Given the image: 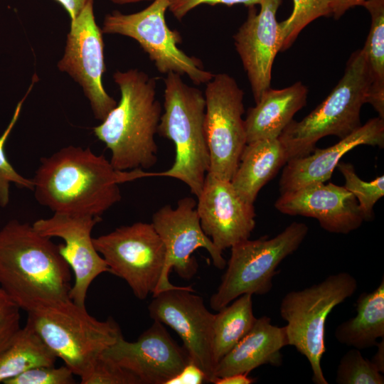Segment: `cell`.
Segmentation results:
<instances>
[{
	"mask_svg": "<svg viewBox=\"0 0 384 384\" xmlns=\"http://www.w3.org/2000/svg\"><path fill=\"white\" fill-rule=\"evenodd\" d=\"M134 180L133 170H117L103 155L73 145L41 158L32 178L39 204L53 213L94 216L121 200L119 184Z\"/></svg>",
	"mask_w": 384,
	"mask_h": 384,
	"instance_id": "obj_1",
	"label": "cell"
},
{
	"mask_svg": "<svg viewBox=\"0 0 384 384\" xmlns=\"http://www.w3.org/2000/svg\"><path fill=\"white\" fill-rule=\"evenodd\" d=\"M70 268L51 238L17 220L0 230V287L27 313L70 299Z\"/></svg>",
	"mask_w": 384,
	"mask_h": 384,
	"instance_id": "obj_2",
	"label": "cell"
},
{
	"mask_svg": "<svg viewBox=\"0 0 384 384\" xmlns=\"http://www.w3.org/2000/svg\"><path fill=\"white\" fill-rule=\"evenodd\" d=\"M113 79L120 100L93 133L110 151V161L115 169L151 168L157 161L155 135L162 114L156 97V78L129 69L117 70Z\"/></svg>",
	"mask_w": 384,
	"mask_h": 384,
	"instance_id": "obj_3",
	"label": "cell"
},
{
	"mask_svg": "<svg viewBox=\"0 0 384 384\" xmlns=\"http://www.w3.org/2000/svg\"><path fill=\"white\" fill-rule=\"evenodd\" d=\"M164 112L157 134L174 144L172 166L161 172L138 171V178L164 176L176 178L198 197L210 168L204 118L206 100L199 89L186 84L181 75L169 73L164 78Z\"/></svg>",
	"mask_w": 384,
	"mask_h": 384,
	"instance_id": "obj_4",
	"label": "cell"
},
{
	"mask_svg": "<svg viewBox=\"0 0 384 384\" xmlns=\"http://www.w3.org/2000/svg\"><path fill=\"white\" fill-rule=\"evenodd\" d=\"M371 85L370 72L362 49L348 60L344 74L326 99L299 122L292 120L278 139L288 158L311 153L322 137L343 139L362 124L360 113Z\"/></svg>",
	"mask_w": 384,
	"mask_h": 384,
	"instance_id": "obj_5",
	"label": "cell"
},
{
	"mask_svg": "<svg viewBox=\"0 0 384 384\" xmlns=\"http://www.w3.org/2000/svg\"><path fill=\"white\" fill-rule=\"evenodd\" d=\"M27 322L79 377L122 336L112 319L99 321L70 299L28 313Z\"/></svg>",
	"mask_w": 384,
	"mask_h": 384,
	"instance_id": "obj_6",
	"label": "cell"
},
{
	"mask_svg": "<svg viewBox=\"0 0 384 384\" xmlns=\"http://www.w3.org/2000/svg\"><path fill=\"white\" fill-rule=\"evenodd\" d=\"M357 287L355 277L342 272L309 287L291 291L281 301L279 312L287 321L289 346H294L309 361L315 384H328L321 366L326 352V319L334 308L356 292Z\"/></svg>",
	"mask_w": 384,
	"mask_h": 384,
	"instance_id": "obj_7",
	"label": "cell"
},
{
	"mask_svg": "<svg viewBox=\"0 0 384 384\" xmlns=\"http://www.w3.org/2000/svg\"><path fill=\"white\" fill-rule=\"evenodd\" d=\"M308 230L306 224L294 222L272 238L247 239L232 246L226 271L210 297V308L218 311L242 294L268 293L277 267L298 249Z\"/></svg>",
	"mask_w": 384,
	"mask_h": 384,
	"instance_id": "obj_8",
	"label": "cell"
},
{
	"mask_svg": "<svg viewBox=\"0 0 384 384\" xmlns=\"http://www.w3.org/2000/svg\"><path fill=\"white\" fill-rule=\"evenodd\" d=\"M169 6V0H154L138 12L126 14L114 11L105 16L102 33L135 40L161 74L186 75L196 85L206 84L213 74L203 68L199 59L178 48L181 36L166 21Z\"/></svg>",
	"mask_w": 384,
	"mask_h": 384,
	"instance_id": "obj_9",
	"label": "cell"
},
{
	"mask_svg": "<svg viewBox=\"0 0 384 384\" xmlns=\"http://www.w3.org/2000/svg\"><path fill=\"white\" fill-rule=\"evenodd\" d=\"M204 92V130L210 155L208 172L231 181L247 144L244 92L227 73L213 75Z\"/></svg>",
	"mask_w": 384,
	"mask_h": 384,
	"instance_id": "obj_10",
	"label": "cell"
},
{
	"mask_svg": "<svg viewBox=\"0 0 384 384\" xmlns=\"http://www.w3.org/2000/svg\"><path fill=\"white\" fill-rule=\"evenodd\" d=\"M111 274L126 281L134 296L154 294L162 276L166 251L153 225L137 222L93 238Z\"/></svg>",
	"mask_w": 384,
	"mask_h": 384,
	"instance_id": "obj_11",
	"label": "cell"
},
{
	"mask_svg": "<svg viewBox=\"0 0 384 384\" xmlns=\"http://www.w3.org/2000/svg\"><path fill=\"white\" fill-rule=\"evenodd\" d=\"M193 198H181L176 208L166 205L152 216L154 229L162 240L166 251L165 265L159 285L152 295L178 288L172 284L169 275L174 269L183 279H191L197 272L198 265L192 254L198 248L209 253L214 266L223 269L226 261L212 240L203 232Z\"/></svg>",
	"mask_w": 384,
	"mask_h": 384,
	"instance_id": "obj_12",
	"label": "cell"
},
{
	"mask_svg": "<svg viewBox=\"0 0 384 384\" xmlns=\"http://www.w3.org/2000/svg\"><path fill=\"white\" fill-rule=\"evenodd\" d=\"M93 1L90 0L70 21L64 53L57 65L80 85L95 118L102 122L117 102L102 85L106 70L104 42L102 29L96 23Z\"/></svg>",
	"mask_w": 384,
	"mask_h": 384,
	"instance_id": "obj_13",
	"label": "cell"
},
{
	"mask_svg": "<svg viewBox=\"0 0 384 384\" xmlns=\"http://www.w3.org/2000/svg\"><path fill=\"white\" fill-rule=\"evenodd\" d=\"M191 287H179L153 297L148 306L154 321L170 326L183 341L191 363L213 383L215 364L213 356V327L215 314L206 308L203 298Z\"/></svg>",
	"mask_w": 384,
	"mask_h": 384,
	"instance_id": "obj_14",
	"label": "cell"
},
{
	"mask_svg": "<svg viewBox=\"0 0 384 384\" xmlns=\"http://www.w3.org/2000/svg\"><path fill=\"white\" fill-rule=\"evenodd\" d=\"M102 220L101 216L54 213L48 218L36 220L32 225L41 235L59 238V251L74 274L69 297L75 303L85 306L91 283L100 274L110 269L93 244L91 233Z\"/></svg>",
	"mask_w": 384,
	"mask_h": 384,
	"instance_id": "obj_15",
	"label": "cell"
},
{
	"mask_svg": "<svg viewBox=\"0 0 384 384\" xmlns=\"http://www.w3.org/2000/svg\"><path fill=\"white\" fill-rule=\"evenodd\" d=\"M102 355L134 374L140 384H166L191 362L184 347L154 320L136 341L121 336Z\"/></svg>",
	"mask_w": 384,
	"mask_h": 384,
	"instance_id": "obj_16",
	"label": "cell"
},
{
	"mask_svg": "<svg viewBox=\"0 0 384 384\" xmlns=\"http://www.w3.org/2000/svg\"><path fill=\"white\" fill-rule=\"evenodd\" d=\"M197 198L201 228L219 250L250 238L255 227L254 206L240 197L230 181L208 172Z\"/></svg>",
	"mask_w": 384,
	"mask_h": 384,
	"instance_id": "obj_17",
	"label": "cell"
},
{
	"mask_svg": "<svg viewBox=\"0 0 384 384\" xmlns=\"http://www.w3.org/2000/svg\"><path fill=\"white\" fill-rule=\"evenodd\" d=\"M282 0H262L259 12L248 7L245 22L233 36L234 45L257 103L270 87L274 58L280 51L277 11Z\"/></svg>",
	"mask_w": 384,
	"mask_h": 384,
	"instance_id": "obj_18",
	"label": "cell"
},
{
	"mask_svg": "<svg viewBox=\"0 0 384 384\" xmlns=\"http://www.w3.org/2000/svg\"><path fill=\"white\" fill-rule=\"evenodd\" d=\"M274 207L284 214L314 218L332 233L348 234L364 221L353 193L332 183H314L281 193Z\"/></svg>",
	"mask_w": 384,
	"mask_h": 384,
	"instance_id": "obj_19",
	"label": "cell"
},
{
	"mask_svg": "<svg viewBox=\"0 0 384 384\" xmlns=\"http://www.w3.org/2000/svg\"><path fill=\"white\" fill-rule=\"evenodd\" d=\"M359 145L384 146V119H369L348 136L326 149H316L309 154L289 160L282 171L280 193L292 191L331 178L341 157Z\"/></svg>",
	"mask_w": 384,
	"mask_h": 384,
	"instance_id": "obj_20",
	"label": "cell"
},
{
	"mask_svg": "<svg viewBox=\"0 0 384 384\" xmlns=\"http://www.w3.org/2000/svg\"><path fill=\"white\" fill-rule=\"evenodd\" d=\"M289 346L286 326L271 324L264 316L256 319L251 329L216 365L215 378L236 373L249 374L260 366H280L281 350ZM214 378V379H215Z\"/></svg>",
	"mask_w": 384,
	"mask_h": 384,
	"instance_id": "obj_21",
	"label": "cell"
},
{
	"mask_svg": "<svg viewBox=\"0 0 384 384\" xmlns=\"http://www.w3.org/2000/svg\"><path fill=\"white\" fill-rule=\"evenodd\" d=\"M308 88L301 82L282 89L266 90L245 119L247 144L276 139L307 101Z\"/></svg>",
	"mask_w": 384,
	"mask_h": 384,
	"instance_id": "obj_22",
	"label": "cell"
},
{
	"mask_svg": "<svg viewBox=\"0 0 384 384\" xmlns=\"http://www.w3.org/2000/svg\"><path fill=\"white\" fill-rule=\"evenodd\" d=\"M287 161L286 151L278 138L247 143L231 183L244 201L254 204L260 189Z\"/></svg>",
	"mask_w": 384,
	"mask_h": 384,
	"instance_id": "obj_23",
	"label": "cell"
},
{
	"mask_svg": "<svg viewBox=\"0 0 384 384\" xmlns=\"http://www.w3.org/2000/svg\"><path fill=\"white\" fill-rule=\"evenodd\" d=\"M356 316L340 324L335 337L342 343L361 350L375 346L384 338V279L370 292L361 293L356 300Z\"/></svg>",
	"mask_w": 384,
	"mask_h": 384,
	"instance_id": "obj_24",
	"label": "cell"
},
{
	"mask_svg": "<svg viewBox=\"0 0 384 384\" xmlns=\"http://www.w3.org/2000/svg\"><path fill=\"white\" fill-rule=\"evenodd\" d=\"M57 358L26 321L12 343L0 354V383L35 367L55 366Z\"/></svg>",
	"mask_w": 384,
	"mask_h": 384,
	"instance_id": "obj_25",
	"label": "cell"
},
{
	"mask_svg": "<svg viewBox=\"0 0 384 384\" xmlns=\"http://www.w3.org/2000/svg\"><path fill=\"white\" fill-rule=\"evenodd\" d=\"M252 297L242 294L215 314L213 356L215 366L254 325L257 318L253 314Z\"/></svg>",
	"mask_w": 384,
	"mask_h": 384,
	"instance_id": "obj_26",
	"label": "cell"
},
{
	"mask_svg": "<svg viewBox=\"0 0 384 384\" xmlns=\"http://www.w3.org/2000/svg\"><path fill=\"white\" fill-rule=\"evenodd\" d=\"M361 6L371 17L370 31L361 48L371 75L366 103L384 119V0H366Z\"/></svg>",
	"mask_w": 384,
	"mask_h": 384,
	"instance_id": "obj_27",
	"label": "cell"
},
{
	"mask_svg": "<svg viewBox=\"0 0 384 384\" xmlns=\"http://www.w3.org/2000/svg\"><path fill=\"white\" fill-rule=\"evenodd\" d=\"M293 3L289 17L279 23L280 51L288 49L311 22L331 15L329 0H293Z\"/></svg>",
	"mask_w": 384,
	"mask_h": 384,
	"instance_id": "obj_28",
	"label": "cell"
},
{
	"mask_svg": "<svg viewBox=\"0 0 384 384\" xmlns=\"http://www.w3.org/2000/svg\"><path fill=\"white\" fill-rule=\"evenodd\" d=\"M345 178L344 187L356 197L364 221L373 218V207L384 196V176L367 182L356 174L352 164L339 161L337 166Z\"/></svg>",
	"mask_w": 384,
	"mask_h": 384,
	"instance_id": "obj_29",
	"label": "cell"
},
{
	"mask_svg": "<svg viewBox=\"0 0 384 384\" xmlns=\"http://www.w3.org/2000/svg\"><path fill=\"white\" fill-rule=\"evenodd\" d=\"M36 80L37 77L34 75L31 86L25 96L18 102L10 122L0 137V206L2 208L9 203L11 183H14L21 188L33 190L32 179L23 177L15 170L9 161L4 149L6 140L18 119L23 104Z\"/></svg>",
	"mask_w": 384,
	"mask_h": 384,
	"instance_id": "obj_30",
	"label": "cell"
},
{
	"mask_svg": "<svg viewBox=\"0 0 384 384\" xmlns=\"http://www.w3.org/2000/svg\"><path fill=\"white\" fill-rule=\"evenodd\" d=\"M338 384H383L384 377L360 350L352 348L341 358L336 370Z\"/></svg>",
	"mask_w": 384,
	"mask_h": 384,
	"instance_id": "obj_31",
	"label": "cell"
},
{
	"mask_svg": "<svg viewBox=\"0 0 384 384\" xmlns=\"http://www.w3.org/2000/svg\"><path fill=\"white\" fill-rule=\"evenodd\" d=\"M80 378L82 384H140L134 374L102 353Z\"/></svg>",
	"mask_w": 384,
	"mask_h": 384,
	"instance_id": "obj_32",
	"label": "cell"
},
{
	"mask_svg": "<svg viewBox=\"0 0 384 384\" xmlns=\"http://www.w3.org/2000/svg\"><path fill=\"white\" fill-rule=\"evenodd\" d=\"M74 373L65 365L41 366L31 368L4 382V384H73Z\"/></svg>",
	"mask_w": 384,
	"mask_h": 384,
	"instance_id": "obj_33",
	"label": "cell"
},
{
	"mask_svg": "<svg viewBox=\"0 0 384 384\" xmlns=\"http://www.w3.org/2000/svg\"><path fill=\"white\" fill-rule=\"evenodd\" d=\"M20 310L0 287V354L12 343L21 329Z\"/></svg>",
	"mask_w": 384,
	"mask_h": 384,
	"instance_id": "obj_34",
	"label": "cell"
},
{
	"mask_svg": "<svg viewBox=\"0 0 384 384\" xmlns=\"http://www.w3.org/2000/svg\"><path fill=\"white\" fill-rule=\"evenodd\" d=\"M262 0H169V10L178 21H181L191 11L201 5L223 4L233 6L243 4L247 7L260 5Z\"/></svg>",
	"mask_w": 384,
	"mask_h": 384,
	"instance_id": "obj_35",
	"label": "cell"
},
{
	"mask_svg": "<svg viewBox=\"0 0 384 384\" xmlns=\"http://www.w3.org/2000/svg\"><path fill=\"white\" fill-rule=\"evenodd\" d=\"M207 381L205 373L193 363H188L166 384H201Z\"/></svg>",
	"mask_w": 384,
	"mask_h": 384,
	"instance_id": "obj_36",
	"label": "cell"
},
{
	"mask_svg": "<svg viewBox=\"0 0 384 384\" xmlns=\"http://www.w3.org/2000/svg\"><path fill=\"white\" fill-rule=\"evenodd\" d=\"M366 0H329L331 15L334 19H339L348 9L361 6Z\"/></svg>",
	"mask_w": 384,
	"mask_h": 384,
	"instance_id": "obj_37",
	"label": "cell"
},
{
	"mask_svg": "<svg viewBox=\"0 0 384 384\" xmlns=\"http://www.w3.org/2000/svg\"><path fill=\"white\" fill-rule=\"evenodd\" d=\"M67 11L70 21L75 19L90 0H55Z\"/></svg>",
	"mask_w": 384,
	"mask_h": 384,
	"instance_id": "obj_38",
	"label": "cell"
},
{
	"mask_svg": "<svg viewBox=\"0 0 384 384\" xmlns=\"http://www.w3.org/2000/svg\"><path fill=\"white\" fill-rule=\"evenodd\" d=\"M255 379L251 378L248 374L236 373L223 377L215 378L212 383L214 384H251Z\"/></svg>",
	"mask_w": 384,
	"mask_h": 384,
	"instance_id": "obj_39",
	"label": "cell"
},
{
	"mask_svg": "<svg viewBox=\"0 0 384 384\" xmlns=\"http://www.w3.org/2000/svg\"><path fill=\"white\" fill-rule=\"evenodd\" d=\"M377 346V351L375 355L370 360L375 365L377 369L381 373L384 372V338L382 341L378 342L375 345Z\"/></svg>",
	"mask_w": 384,
	"mask_h": 384,
	"instance_id": "obj_40",
	"label": "cell"
},
{
	"mask_svg": "<svg viewBox=\"0 0 384 384\" xmlns=\"http://www.w3.org/2000/svg\"><path fill=\"white\" fill-rule=\"evenodd\" d=\"M114 4H120V5H122V4H134V3H138V2H141V1H154V0H108Z\"/></svg>",
	"mask_w": 384,
	"mask_h": 384,
	"instance_id": "obj_41",
	"label": "cell"
}]
</instances>
